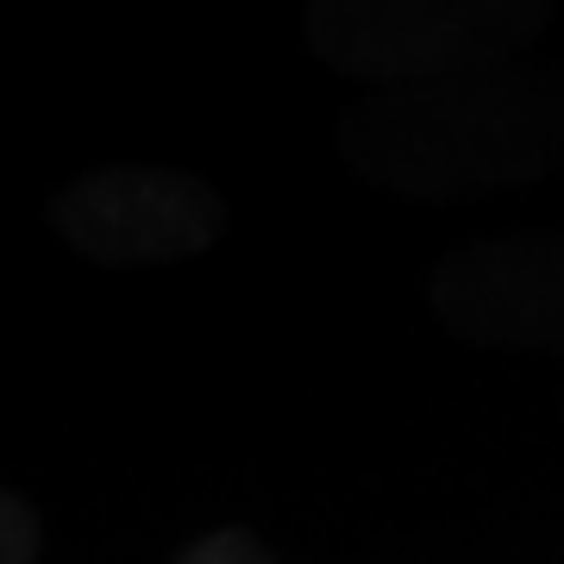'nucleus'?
<instances>
[{
    "label": "nucleus",
    "mask_w": 564,
    "mask_h": 564,
    "mask_svg": "<svg viewBox=\"0 0 564 564\" xmlns=\"http://www.w3.org/2000/svg\"><path fill=\"white\" fill-rule=\"evenodd\" d=\"M552 0H314L307 39L345 76H440L496 63L545 25Z\"/></svg>",
    "instance_id": "1"
},
{
    "label": "nucleus",
    "mask_w": 564,
    "mask_h": 564,
    "mask_svg": "<svg viewBox=\"0 0 564 564\" xmlns=\"http://www.w3.org/2000/svg\"><path fill=\"white\" fill-rule=\"evenodd\" d=\"M226 226V202L188 170L132 163V170H95L57 202V232L88 263L107 270H144V263H182L207 251Z\"/></svg>",
    "instance_id": "2"
},
{
    "label": "nucleus",
    "mask_w": 564,
    "mask_h": 564,
    "mask_svg": "<svg viewBox=\"0 0 564 564\" xmlns=\"http://www.w3.org/2000/svg\"><path fill=\"white\" fill-rule=\"evenodd\" d=\"M433 314L470 345H564V239L458 251L433 282Z\"/></svg>",
    "instance_id": "3"
},
{
    "label": "nucleus",
    "mask_w": 564,
    "mask_h": 564,
    "mask_svg": "<svg viewBox=\"0 0 564 564\" xmlns=\"http://www.w3.org/2000/svg\"><path fill=\"white\" fill-rule=\"evenodd\" d=\"M176 564H276V558H270V552H263L251 533H239V527H220V533H207V540L188 545Z\"/></svg>",
    "instance_id": "4"
}]
</instances>
